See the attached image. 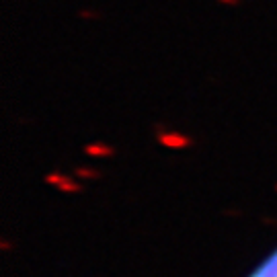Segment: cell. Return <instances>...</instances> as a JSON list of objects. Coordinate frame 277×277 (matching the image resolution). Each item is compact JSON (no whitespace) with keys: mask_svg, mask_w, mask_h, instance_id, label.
<instances>
[{"mask_svg":"<svg viewBox=\"0 0 277 277\" xmlns=\"http://www.w3.org/2000/svg\"><path fill=\"white\" fill-rule=\"evenodd\" d=\"M246 277H277V244L253 267Z\"/></svg>","mask_w":277,"mask_h":277,"instance_id":"cell-1","label":"cell"}]
</instances>
